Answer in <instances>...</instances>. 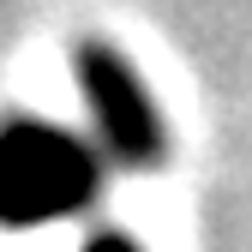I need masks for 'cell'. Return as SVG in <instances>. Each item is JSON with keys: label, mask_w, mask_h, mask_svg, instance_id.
Listing matches in <instances>:
<instances>
[{"label": "cell", "mask_w": 252, "mask_h": 252, "mask_svg": "<svg viewBox=\"0 0 252 252\" xmlns=\"http://www.w3.org/2000/svg\"><path fill=\"white\" fill-rule=\"evenodd\" d=\"M102 192V156L54 120H0V228H48L90 210Z\"/></svg>", "instance_id": "6da1fadb"}, {"label": "cell", "mask_w": 252, "mask_h": 252, "mask_svg": "<svg viewBox=\"0 0 252 252\" xmlns=\"http://www.w3.org/2000/svg\"><path fill=\"white\" fill-rule=\"evenodd\" d=\"M72 78L84 90V108L96 120V138L114 168L150 174L168 162V126L156 114V96L144 90V78L132 72V60L120 48H108L102 36H84L72 48Z\"/></svg>", "instance_id": "7a4b0ae2"}, {"label": "cell", "mask_w": 252, "mask_h": 252, "mask_svg": "<svg viewBox=\"0 0 252 252\" xmlns=\"http://www.w3.org/2000/svg\"><path fill=\"white\" fill-rule=\"evenodd\" d=\"M78 252H144V246H138L132 234H120V228H108V234H90V240H84Z\"/></svg>", "instance_id": "3957f363"}]
</instances>
